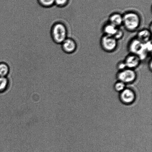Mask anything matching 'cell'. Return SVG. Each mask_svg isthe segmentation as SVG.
Instances as JSON below:
<instances>
[{
  "mask_svg": "<svg viewBox=\"0 0 152 152\" xmlns=\"http://www.w3.org/2000/svg\"><path fill=\"white\" fill-rule=\"evenodd\" d=\"M1 34H2V26H1Z\"/></svg>",
  "mask_w": 152,
  "mask_h": 152,
  "instance_id": "d6986e66",
  "label": "cell"
},
{
  "mask_svg": "<svg viewBox=\"0 0 152 152\" xmlns=\"http://www.w3.org/2000/svg\"><path fill=\"white\" fill-rule=\"evenodd\" d=\"M141 61L137 55L131 53L126 57L124 62L126 68L134 70L139 66Z\"/></svg>",
  "mask_w": 152,
  "mask_h": 152,
  "instance_id": "ba28073f",
  "label": "cell"
},
{
  "mask_svg": "<svg viewBox=\"0 0 152 152\" xmlns=\"http://www.w3.org/2000/svg\"><path fill=\"white\" fill-rule=\"evenodd\" d=\"M10 71L8 65L4 62L0 63V77H6Z\"/></svg>",
  "mask_w": 152,
  "mask_h": 152,
  "instance_id": "4fadbf2b",
  "label": "cell"
},
{
  "mask_svg": "<svg viewBox=\"0 0 152 152\" xmlns=\"http://www.w3.org/2000/svg\"><path fill=\"white\" fill-rule=\"evenodd\" d=\"M129 50L131 54L137 55L141 60L145 59L148 54L145 50L144 43L137 38L133 39L129 43Z\"/></svg>",
  "mask_w": 152,
  "mask_h": 152,
  "instance_id": "3957f363",
  "label": "cell"
},
{
  "mask_svg": "<svg viewBox=\"0 0 152 152\" xmlns=\"http://www.w3.org/2000/svg\"><path fill=\"white\" fill-rule=\"evenodd\" d=\"M123 25L129 31L136 30L141 24V18L139 15L135 12H127L123 15Z\"/></svg>",
  "mask_w": 152,
  "mask_h": 152,
  "instance_id": "6da1fadb",
  "label": "cell"
},
{
  "mask_svg": "<svg viewBox=\"0 0 152 152\" xmlns=\"http://www.w3.org/2000/svg\"><path fill=\"white\" fill-rule=\"evenodd\" d=\"M126 84L121 81H118L114 85V89L116 91L120 93L126 88Z\"/></svg>",
  "mask_w": 152,
  "mask_h": 152,
  "instance_id": "5bb4252c",
  "label": "cell"
},
{
  "mask_svg": "<svg viewBox=\"0 0 152 152\" xmlns=\"http://www.w3.org/2000/svg\"><path fill=\"white\" fill-rule=\"evenodd\" d=\"M136 38L142 43L147 42L151 40V31L148 29H141L137 33Z\"/></svg>",
  "mask_w": 152,
  "mask_h": 152,
  "instance_id": "9c48e42d",
  "label": "cell"
},
{
  "mask_svg": "<svg viewBox=\"0 0 152 152\" xmlns=\"http://www.w3.org/2000/svg\"><path fill=\"white\" fill-rule=\"evenodd\" d=\"M38 2L45 7H51L55 4V0H38Z\"/></svg>",
  "mask_w": 152,
  "mask_h": 152,
  "instance_id": "9a60e30c",
  "label": "cell"
},
{
  "mask_svg": "<svg viewBox=\"0 0 152 152\" xmlns=\"http://www.w3.org/2000/svg\"><path fill=\"white\" fill-rule=\"evenodd\" d=\"M117 68L119 70V71L123 70L127 68L124 61H123V62H119V63L117 65Z\"/></svg>",
  "mask_w": 152,
  "mask_h": 152,
  "instance_id": "ac0fdd59",
  "label": "cell"
},
{
  "mask_svg": "<svg viewBox=\"0 0 152 152\" xmlns=\"http://www.w3.org/2000/svg\"><path fill=\"white\" fill-rule=\"evenodd\" d=\"M123 15L118 13H114L110 15L109 18V23L119 28L123 25Z\"/></svg>",
  "mask_w": 152,
  "mask_h": 152,
  "instance_id": "30bf717a",
  "label": "cell"
},
{
  "mask_svg": "<svg viewBox=\"0 0 152 152\" xmlns=\"http://www.w3.org/2000/svg\"><path fill=\"white\" fill-rule=\"evenodd\" d=\"M52 35L55 42L61 44L67 38L68 30L66 25L61 22L55 24L52 29Z\"/></svg>",
  "mask_w": 152,
  "mask_h": 152,
  "instance_id": "7a4b0ae2",
  "label": "cell"
},
{
  "mask_svg": "<svg viewBox=\"0 0 152 152\" xmlns=\"http://www.w3.org/2000/svg\"><path fill=\"white\" fill-rule=\"evenodd\" d=\"M120 101L125 105H131L133 103L136 99V95L132 89L126 88L120 93Z\"/></svg>",
  "mask_w": 152,
  "mask_h": 152,
  "instance_id": "8992f818",
  "label": "cell"
},
{
  "mask_svg": "<svg viewBox=\"0 0 152 152\" xmlns=\"http://www.w3.org/2000/svg\"><path fill=\"white\" fill-rule=\"evenodd\" d=\"M123 36L124 32L123 31L118 28L117 32H116V33L115 34L113 37L118 41V40L121 39L123 38Z\"/></svg>",
  "mask_w": 152,
  "mask_h": 152,
  "instance_id": "e0dca14e",
  "label": "cell"
},
{
  "mask_svg": "<svg viewBox=\"0 0 152 152\" xmlns=\"http://www.w3.org/2000/svg\"><path fill=\"white\" fill-rule=\"evenodd\" d=\"M118 28L108 22L104 25L103 28L104 35L113 37Z\"/></svg>",
  "mask_w": 152,
  "mask_h": 152,
  "instance_id": "8fae6325",
  "label": "cell"
},
{
  "mask_svg": "<svg viewBox=\"0 0 152 152\" xmlns=\"http://www.w3.org/2000/svg\"><path fill=\"white\" fill-rule=\"evenodd\" d=\"M137 77V73L134 70L128 68L119 71L117 74L118 80L126 84L134 82L136 79Z\"/></svg>",
  "mask_w": 152,
  "mask_h": 152,
  "instance_id": "277c9868",
  "label": "cell"
},
{
  "mask_svg": "<svg viewBox=\"0 0 152 152\" xmlns=\"http://www.w3.org/2000/svg\"><path fill=\"white\" fill-rule=\"evenodd\" d=\"M61 44L62 49L66 53H74L77 50V43L72 37H67Z\"/></svg>",
  "mask_w": 152,
  "mask_h": 152,
  "instance_id": "52a82bcc",
  "label": "cell"
},
{
  "mask_svg": "<svg viewBox=\"0 0 152 152\" xmlns=\"http://www.w3.org/2000/svg\"><path fill=\"white\" fill-rule=\"evenodd\" d=\"M102 48L107 52L114 51L117 48L118 42L114 37L104 35L101 40Z\"/></svg>",
  "mask_w": 152,
  "mask_h": 152,
  "instance_id": "5b68a950",
  "label": "cell"
},
{
  "mask_svg": "<svg viewBox=\"0 0 152 152\" xmlns=\"http://www.w3.org/2000/svg\"><path fill=\"white\" fill-rule=\"evenodd\" d=\"M68 0H55V5L58 7H64L67 5Z\"/></svg>",
  "mask_w": 152,
  "mask_h": 152,
  "instance_id": "2e32d148",
  "label": "cell"
},
{
  "mask_svg": "<svg viewBox=\"0 0 152 152\" xmlns=\"http://www.w3.org/2000/svg\"><path fill=\"white\" fill-rule=\"evenodd\" d=\"M10 85V80L7 77H0V93L5 91Z\"/></svg>",
  "mask_w": 152,
  "mask_h": 152,
  "instance_id": "7c38bea8",
  "label": "cell"
}]
</instances>
